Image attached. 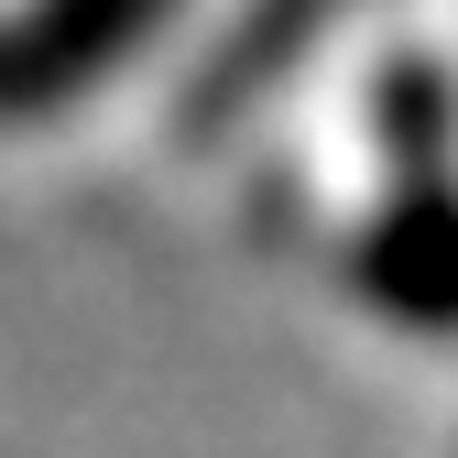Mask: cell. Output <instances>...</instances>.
<instances>
[{"label": "cell", "instance_id": "1", "mask_svg": "<svg viewBox=\"0 0 458 458\" xmlns=\"http://www.w3.org/2000/svg\"><path fill=\"white\" fill-rule=\"evenodd\" d=\"M175 22V0H12L0 12V121H55Z\"/></svg>", "mask_w": 458, "mask_h": 458}, {"label": "cell", "instance_id": "2", "mask_svg": "<svg viewBox=\"0 0 458 458\" xmlns=\"http://www.w3.org/2000/svg\"><path fill=\"white\" fill-rule=\"evenodd\" d=\"M350 12H360V0H241V12L218 22V44L197 55V77H186V121L197 131H229L241 109H262L284 77H295Z\"/></svg>", "mask_w": 458, "mask_h": 458}, {"label": "cell", "instance_id": "3", "mask_svg": "<svg viewBox=\"0 0 458 458\" xmlns=\"http://www.w3.org/2000/svg\"><path fill=\"white\" fill-rule=\"evenodd\" d=\"M350 273H360V295L393 306L404 327H447V284L458 273H447V197H437V175H404V197L360 229Z\"/></svg>", "mask_w": 458, "mask_h": 458}, {"label": "cell", "instance_id": "4", "mask_svg": "<svg viewBox=\"0 0 458 458\" xmlns=\"http://www.w3.org/2000/svg\"><path fill=\"white\" fill-rule=\"evenodd\" d=\"M382 142L404 175H437V153H447V77H437V55H404V66L382 77Z\"/></svg>", "mask_w": 458, "mask_h": 458}]
</instances>
